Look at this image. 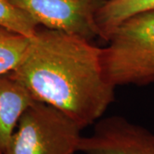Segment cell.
<instances>
[{
  "instance_id": "9",
  "label": "cell",
  "mask_w": 154,
  "mask_h": 154,
  "mask_svg": "<svg viewBox=\"0 0 154 154\" xmlns=\"http://www.w3.org/2000/svg\"><path fill=\"white\" fill-rule=\"evenodd\" d=\"M0 26L29 38L36 34L39 27L11 0H0Z\"/></svg>"
},
{
  "instance_id": "10",
  "label": "cell",
  "mask_w": 154,
  "mask_h": 154,
  "mask_svg": "<svg viewBox=\"0 0 154 154\" xmlns=\"http://www.w3.org/2000/svg\"><path fill=\"white\" fill-rule=\"evenodd\" d=\"M0 154H4V153H3V152H2V151H0Z\"/></svg>"
},
{
  "instance_id": "2",
  "label": "cell",
  "mask_w": 154,
  "mask_h": 154,
  "mask_svg": "<svg viewBox=\"0 0 154 154\" xmlns=\"http://www.w3.org/2000/svg\"><path fill=\"white\" fill-rule=\"evenodd\" d=\"M102 48L105 75L114 86L154 83V10L129 17L111 33Z\"/></svg>"
},
{
  "instance_id": "4",
  "label": "cell",
  "mask_w": 154,
  "mask_h": 154,
  "mask_svg": "<svg viewBox=\"0 0 154 154\" xmlns=\"http://www.w3.org/2000/svg\"><path fill=\"white\" fill-rule=\"evenodd\" d=\"M38 26L77 35L99 37L96 15L106 0H11Z\"/></svg>"
},
{
  "instance_id": "8",
  "label": "cell",
  "mask_w": 154,
  "mask_h": 154,
  "mask_svg": "<svg viewBox=\"0 0 154 154\" xmlns=\"http://www.w3.org/2000/svg\"><path fill=\"white\" fill-rule=\"evenodd\" d=\"M31 38L0 26V75L14 71L28 51Z\"/></svg>"
},
{
  "instance_id": "5",
  "label": "cell",
  "mask_w": 154,
  "mask_h": 154,
  "mask_svg": "<svg viewBox=\"0 0 154 154\" xmlns=\"http://www.w3.org/2000/svg\"><path fill=\"white\" fill-rule=\"evenodd\" d=\"M84 154H154V133L121 116L100 118L93 133L82 137Z\"/></svg>"
},
{
  "instance_id": "1",
  "label": "cell",
  "mask_w": 154,
  "mask_h": 154,
  "mask_svg": "<svg viewBox=\"0 0 154 154\" xmlns=\"http://www.w3.org/2000/svg\"><path fill=\"white\" fill-rule=\"evenodd\" d=\"M11 74L35 101L59 109L82 129L99 120L114 100L102 48L77 35L38 28Z\"/></svg>"
},
{
  "instance_id": "6",
  "label": "cell",
  "mask_w": 154,
  "mask_h": 154,
  "mask_svg": "<svg viewBox=\"0 0 154 154\" xmlns=\"http://www.w3.org/2000/svg\"><path fill=\"white\" fill-rule=\"evenodd\" d=\"M35 100L11 73L0 75V151L4 152L23 112Z\"/></svg>"
},
{
  "instance_id": "7",
  "label": "cell",
  "mask_w": 154,
  "mask_h": 154,
  "mask_svg": "<svg viewBox=\"0 0 154 154\" xmlns=\"http://www.w3.org/2000/svg\"><path fill=\"white\" fill-rule=\"evenodd\" d=\"M151 10H154V0H106L96 15L99 37L106 41L127 19Z\"/></svg>"
},
{
  "instance_id": "3",
  "label": "cell",
  "mask_w": 154,
  "mask_h": 154,
  "mask_svg": "<svg viewBox=\"0 0 154 154\" xmlns=\"http://www.w3.org/2000/svg\"><path fill=\"white\" fill-rule=\"evenodd\" d=\"M82 128L52 105L34 101L20 117L4 154H75Z\"/></svg>"
}]
</instances>
